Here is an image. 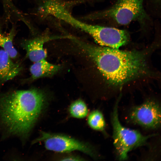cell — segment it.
<instances>
[{
    "label": "cell",
    "instance_id": "6da1fadb",
    "mask_svg": "<svg viewBox=\"0 0 161 161\" xmlns=\"http://www.w3.org/2000/svg\"><path fill=\"white\" fill-rule=\"evenodd\" d=\"M46 103L45 93L36 88L8 92L0 97V120L10 133L25 137Z\"/></svg>",
    "mask_w": 161,
    "mask_h": 161
},
{
    "label": "cell",
    "instance_id": "7a4b0ae2",
    "mask_svg": "<svg viewBox=\"0 0 161 161\" xmlns=\"http://www.w3.org/2000/svg\"><path fill=\"white\" fill-rule=\"evenodd\" d=\"M72 40L94 61L111 84L121 85L140 75L145 66L144 56L137 51H126L90 44L73 37Z\"/></svg>",
    "mask_w": 161,
    "mask_h": 161
},
{
    "label": "cell",
    "instance_id": "3957f363",
    "mask_svg": "<svg viewBox=\"0 0 161 161\" xmlns=\"http://www.w3.org/2000/svg\"><path fill=\"white\" fill-rule=\"evenodd\" d=\"M118 105L117 102L111 114L113 144L116 158L120 160H124L128 159L131 151L145 145L149 140L158 134L154 133L144 135L137 130L123 125L119 118Z\"/></svg>",
    "mask_w": 161,
    "mask_h": 161
},
{
    "label": "cell",
    "instance_id": "277c9868",
    "mask_svg": "<svg viewBox=\"0 0 161 161\" xmlns=\"http://www.w3.org/2000/svg\"><path fill=\"white\" fill-rule=\"evenodd\" d=\"M143 1L117 0L111 7L93 13L89 18L110 21L121 25L137 21L142 26L149 20L144 8Z\"/></svg>",
    "mask_w": 161,
    "mask_h": 161
},
{
    "label": "cell",
    "instance_id": "5b68a950",
    "mask_svg": "<svg viewBox=\"0 0 161 161\" xmlns=\"http://www.w3.org/2000/svg\"><path fill=\"white\" fill-rule=\"evenodd\" d=\"M161 109L158 101L147 100L129 107L125 113V120L128 123L145 129L156 130L161 126Z\"/></svg>",
    "mask_w": 161,
    "mask_h": 161
},
{
    "label": "cell",
    "instance_id": "8992f818",
    "mask_svg": "<svg viewBox=\"0 0 161 161\" xmlns=\"http://www.w3.org/2000/svg\"><path fill=\"white\" fill-rule=\"evenodd\" d=\"M42 141L47 150L60 153L78 151L96 159L99 155L91 145L68 136L42 132L39 137L33 142Z\"/></svg>",
    "mask_w": 161,
    "mask_h": 161
},
{
    "label": "cell",
    "instance_id": "52a82bcc",
    "mask_svg": "<svg viewBox=\"0 0 161 161\" xmlns=\"http://www.w3.org/2000/svg\"><path fill=\"white\" fill-rule=\"evenodd\" d=\"M82 30L91 36L101 46L118 49L127 43L129 35L125 30L84 23Z\"/></svg>",
    "mask_w": 161,
    "mask_h": 161
},
{
    "label": "cell",
    "instance_id": "ba28073f",
    "mask_svg": "<svg viewBox=\"0 0 161 161\" xmlns=\"http://www.w3.org/2000/svg\"><path fill=\"white\" fill-rule=\"evenodd\" d=\"M64 36H50L44 34L34 38L22 41L21 45L26 52V56L35 62L45 59L47 52L43 48L44 44L52 40L63 38Z\"/></svg>",
    "mask_w": 161,
    "mask_h": 161
},
{
    "label": "cell",
    "instance_id": "9c48e42d",
    "mask_svg": "<svg viewBox=\"0 0 161 161\" xmlns=\"http://www.w3.org/2000/svg\"><path fill=\"white\" fill-rule=\"evenodd\" d=\"M8 53L0 49V82L4 83L13 79L20 73L22 67L13 62Z\"/></svg>",
    "mask_w": 161,
    "mask_h": 161
},
{
    "label": "cell",
    "instance_id": "30bf717a",
    "mask_svg": "<svg viewBox=\"0 0 161 161\" xmlns=\"http://www.w3.org/2000/svg\"><path fill=\"white\" fill-rule=\"evenodd\" d=\"M61 68L60 65L50 63L45 59L34 62L30 69L31 74L30 80L51 77L57 73Z\"/></svg>",
    "mask_w": 161,
    "mask_h": 161
},
{
    "label": "cell",
    "instance_id": "8fae6325",
    "mask_svg": "<svg viewBox=\"0 0 161 161\" xmlns=\"http://www.w3.org/2000/svg\"><path fill=\"white\" fill-rule=\"evenodd\" d=\"M16 33V26L13 24L9 32L5 33L3 32L2 25L0 21V47L6 51L12 58H16L18 54L13 43Z\"/></svg>",
    "mask_w": 161,
    "mask_h": 161
},
{
    "label": "cell",
    "instance_id": "7c38bea8",
    "mask_svg": "<svg viewBox=\"0 0 161 161\" xmlns=\"http://www.w3.org/2000/svg\"><path fill=\"white\" fill-rule=\"evenodd\" d=\"M87 122L92 129L101 132L107 135L105 130L106 122L103 115L100 111L95 110L92 111L88 116Z\"/></svg>",
    "mask_w": 161,
    "mask_h": 161
},
{
    "label": "cell",
    "instance_id": "4fadbf2b",
    "mask_svg": "<svg viewBox=\"0 0 161 161\" xmlns=\"http://www.w3.org/2000/svg\"><path fill=\"white\" fill-rule=\"evenodd\" d=\"M70 115L77 118H83L88 114V110L85 102L81 99H78L72 102L69 109Z\"/></svg>",
    "mask_w": 161,
    "mask_h": 161
},
{
    "label": "cell",
    "instance_id": "5bb4252c",
    "mask_svg": "<svg viewBox=\"0 0 161 161\" xmlns=\"http://www.w3.org/2000/svg\"><path fill=\"white\" fill-rule=\"evenodd\" d=\"M2 1L4 11H13L16 10V7L12 0H2Z\"/></svg>",
    "mask_w": 161,
    "mask_h": 161
},
{
    "label": "cell",
    "instance_id": "9a60e30c",
    "mask_svg": "<svg viewBox=\"0 0 161 161\" xmlns=\"http://www.w3.org/2000/svg\"><path fill=\"white\" fill-rule=\"evenodd\" d=\"M61 160L79 161L83 160L80 157L73 155H67L60 158Z\"/></svg>",
    "mask_w": 161,
    "mask_h": 161
}]
</instances>
